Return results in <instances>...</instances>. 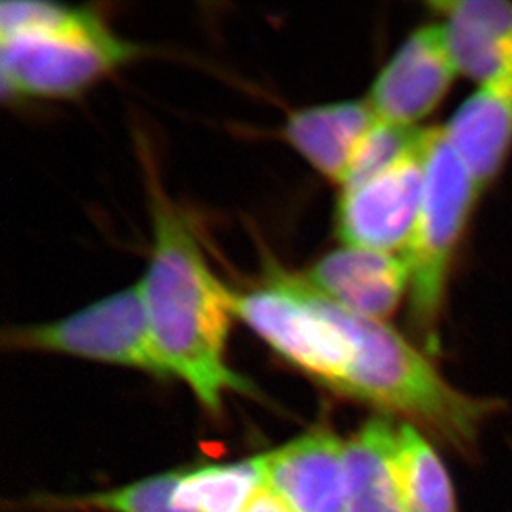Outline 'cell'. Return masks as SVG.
<instances>
[{
	"mask_svg": "<svg viewBox=\"0 0 512 512\" xmlns=\"http://www.w3.org/2000/svg\"><path fill=\"white\" fill-rule=\"evenodd\" d=\"M155 171L148 170L151 247L140 281L151 335L171 377L186 383L211 418L229 393L252 385L229 365L231 287L209 266L198 234Z\"/></svg>",
	"mask_w": 512,
	"mask_h": 512,
	"instance_id": "obj_1",
	"label": "cell"
},
{
	"mask_svg": "<svg viewBox=\"0 0 512 512\" xmlns=\"http://www.w3.org/2000/svg\"><path fill=\"white\" fill-rule=\"evenodd\" d=\"M141 52L140 44L115 34L90 7L60 29L0 39L2 97L12 103L72 100Z\"/></svg>",
	"mask_w": 512,
	"mask_h": 512,
	"instance_id": "obj_2",
	"label": "cell"
},
{
	"mask_svg": "<svg viewBox=\"0 0 512 512\" xmlns=\"http://www.w3.org/2000/svg\"><path fill=\"white\" fill-rule=\"evenodd\" d=\"M479 193L481 189L446 138L445 126L433 128L420 214L403 252L410 267L411 322L431 350L438 343L451 262Z\"/></svg>",
	"mask_w": 512,
	"mask_h": 512,
	"instance_id": "obj_3",
	"label": "cell"
},
{
	"mask_svg": "<svg viewBox=\"0 0 512 512\" xmlns=\"http://www.w3.org/2000/svg\"><path fill=\"white\" fill-rule=\"evenodd\" d=\"M15 352L54 353L130 368L171 380L155 340L138 284L115 290L72 314L37 324L14 325L2 335Z\"/></svg>",
	"mask_w": 512,
	"mask_h": 512,
	"instance_id": "obj_4",
	"label": "cell"
},
{
	"mask_svg": "<svg viewBox=\"0 0 512 512\" xmlns=\"http://www.w3.org/2000/svg\"><path fill=\"white\" fill-rule=\"evenodd\" d=\"M431 130L410 155L365 183L340 189L335 232L343 246L403 254L425 191Z\"/></svg>",
	"mask_w": 512,
	"mask_h": 512,
	"instance_id": "obj_5",
	"label": "cell"
},
{
	"mask_svg": "<svg viewBox=\"0 0 512 512\" xmlns=\"http://www.w3.org/2000/svg\"><path fill=\"white\" fill-rule=\"evenodd\" d=\"M458 75L441 25L416 30L378 73L367 100L380 120L415 126L430 115Z\"/></svg>",
	"mask_w": 512,
	"mask_h": 512,
	"instance_id": "obj_6",
	"label": "cell"
},
{
	"mask_svg": "<svg viewBox=\"0 0 512 512\" xmlns=\"http://www.w3.org/2000/svg\"><path fill=\"white\" fill-rule=\"evenodd\" d=\"M261 463L264 483L295 512H345V440L329 426L262 453Z\"/></svg>",
	"mask_w": 512,
	"mask_h": 512,
	"instance_id": "obj_7",
	"label": "cell"
},
{
	"mask_svg": "<svg viewBox=\"0 0 512 512\" xmlns=\"http://www.w3.org/2000/svg\"><path fill=\"white\" fill-rule=\"evenodd\" d=\"M305 282L355 314L387 322L410 290L403 254L340 246L300 271Z\"/></svg>",
	"mask_w": 512,
	"mask_h": 512,
	"instance_id": "obj_8",
	"label": "cell"
},
{
	"mask_svg": "<svg viewBox=\"0 0 512 512\" xmlns=\"http://www.w3.org/2000/svg\"><path fill=\"white\" fill-rule=\"evenodd\" d=\"M377 120L367 98L320 103L292 110L281 136L312 170L342 186L355 150Z\"/></svg>",
	"mask_w": 512,
	"mask_h": 512,
	"instance_id": "obj_9",
	"label": "cell"
},
{
	"mask_svg": "<svg viewBox=\"0 0 512 512\" xmlns=\"http://www.w3.org/2000/svg\"><path fill=\"white\" fill-rule=\"evenodd\" d=\"M446 138L483 191L503 168L512 146V65L479 83L445 126Z\"/></svg>",
	"mask_w": 512,
	"mask_h": 512,
	"instance_id": "obj_10",
	"label": "cell"
},
{
	"mask_svg": "<svg viewBox=\"0 0 512 512\" xmlns=\"http://www.w3.org/2000/svg\"><path fill=\"white\" fill-rule=\"evenodd\" d=\"M398 426L372 418L345 440V512H413L395 469Z\"/></svg>",
	"mask_w": 512,
	"mask_h": 512,
	"instance_id": "obj_11",
	"label": "cell"
},
{
	"mask_svg": "<svg viewBox=\"0 0 512 512\" xmlns=\"http://www.w3.org/2000/svg\"><path fill=\"white\" fill-rule=\"evenodd\" d=\"M181 473L183 468L173 469L93 493L34 494L17 503V508L35 512H189L174 503Z\"/></svg>",
	"mask_w": 512,
	"mask_h": 512,
	"instance_id": "obj_12",
	"label": "cell"
},
{
	"mask_svg": "<svg viewBox=\"0 0 512 512\" xmlns=\"http://www.w3.org/2000/svg\"><path fill=\"white\" fill-rule=\"evenodd\" d=\"M264 484L261 455L183 468L174 503L189 512H244Z\"/></svg>",
	"mask_w": 512,
	"mask_h": 512,
	"instance_id": "obj_13",
	"label": "cell"
},
{
	"mask_svg": "<svg viewBox=\"0 0 512 512\" xmlns=\"http://www.w3.org/2000/svg\"><path fill=\"white\" fill-rule=\"evenodd\" d=\"M395 469L411 511L458 512L450 474L433 445L415 426H398Z\"/></svg>",
	"mask_w": 512,
	"mask_h": 512,
	"instance_id": "obj_14",
	"label": "cell"
},
{
	"mask_svg": "<svg viewBox=\"0 0 512 512\" xmlns=\"http://www.w3.org/2000/svg\"><path fill=\"white\" fill-rule=\"evenodd\" d=\"M426 130L378 118L355 150L340 189L365 183L393 168L420 145Z\"/></svg>",
	"mask_w": 512,
	"mask_h": 512,
	"instance_id": "obj_15",
	"label": "cell"
},
{
	"mask_svg": "<svg viewBox=\"0 0 512 512\" xmlns=\"http://www.w3.org/2000/svg\"><path fill=\"white\" fill-rule=\"evenodd\" d=\"M446 20L501 39H512V2L508 0H446L433 2Z\"/></svg>",
	"mask_w": 512,
	"mask_h": 512,
	"instance_id": "obj_16",
	"label": "cell"
},
{
	"mask_svg": "<svg viewBox=\"0 0 512 512\" xmlns=\"http://www.w3.org/2000/svg\"><path fill=\"white\" fill-rule=\"evenodd\" d=\"M244 512H295L290 504L277 494L274 489L269 488L266 483L252 494Z\"/></svg>",
	"mask_w": 512,
	"mask_h": 512,
	"instance_id": "obj_17",
	"label": "cell"
}]
</instances>
